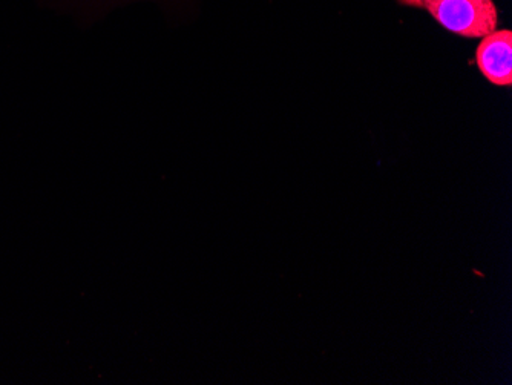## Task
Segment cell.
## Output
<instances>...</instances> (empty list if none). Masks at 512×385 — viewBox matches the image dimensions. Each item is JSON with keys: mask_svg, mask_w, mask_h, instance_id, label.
<instances>
[{"mask_svg": "<svg viewBox=\"0 0 512 385\" xmlns=\"http://www.w3.org/2000/svg\"><path fill=\"white\" fill-rule=\"evenodd\" d=\"M422 8L445 30L467 39H482L499 24L493 0H424Z\"/></svg>", "mask_w": 512, "mask_h": 385, "instance_id": "1", "label": "cell"}, {"mask_svg": "<svg viewBox=\"0 0 512 385\" xmlns=\"http://www.w3.org/2000/svg\"><path fill=\"white\" fill-rule=\"evenodd\" d=\"M476 65L488 82L509 88L512 85L511 30H496L482 37L476 50Z\"/></svg>", "mask_w": 512, "mask_h": 385, "instance_id": "2", "label": "cell"}, {"mask_svg": "<svg viewBox=\"0 0 512 385\" xmlns=\"http://www.w3.org/2000/svg\"><path fill=\"white\" fill-rule=\"evenodd\" d=\"M40 7L73 17L83 28L92 27L114 11L140 2H157V0H37Z\"/></svg>", "mask_w": 512, "mask_h": 385, "instance_id": "3", "label": "cell"}, {"mask_svg": "<svg viewBox=\"0 0 512 385\" xmlns=\"http://www.w3.org/2000/svg\"><path fill=\"white\" fill-rule=\"evenodd\" d=\"M401 4L408 5V7H424V0H399Z\"/></svg>", "mask_w": 512, "mask_h": 385, "instance_id": "4", "label": "cell"}]
</instances>
